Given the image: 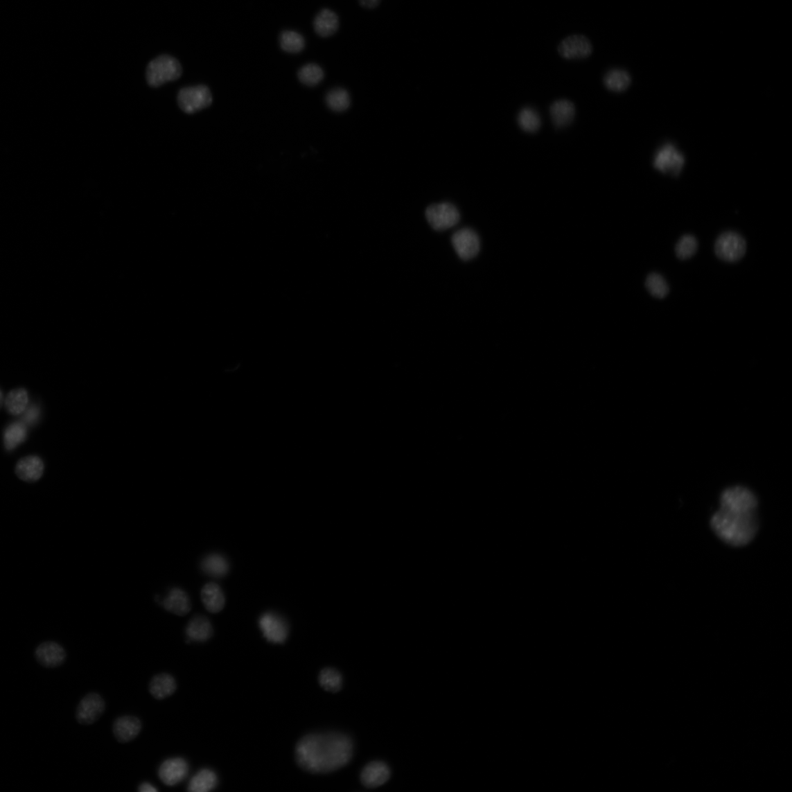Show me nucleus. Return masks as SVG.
Returning <instances> with one entry per match:
<instances>
[{"instance_id": "16", "label": "nucleus", "mask_w": 792, "mask_h": 792, "mask_svg": "<svg viewBox=\"0 0 792 792\" xmlns=\"http://www.w3.org/2000/svg\"><path fill=\"white\" fill-rule=\"evenodd\" d=\"M391 776L389 766L382 762H373L364 766L361 773L362 783L369 788L385 784Z\"/></svg>"}, {"instance_id": "1", "label": "nucleus", "mask_w": 792, "mask_h": 792, "mask_svg": "<svg viewBox=\"0 0 792 792\" xmlns=\"http://www.w3.org/2000/svg\"><path fill=\"white\" fill-rule=\"evenodd\" d=\"M758 500L749 489L736 486L722 493L720 509L711 520L712 530L725 544L746 546L759 530Z\"/></svg>"}, {"instance_id": "20", "label": "nucleus", "mask_w": 792, "mask_h": 792, "mask_svg": "<svg viewBox=\"0 0 792 792\" xmlns=\"http://www.w3.org/2000/svg\"><path fill=\"white\" fill-rule=\"evenodd\" d=\"M165 609L175 615L184 616L191 610L190 597L181 588H173L168 595L162 601Z\"/></svg>"}, {"instance_id": "17", "label": "nucleus", "mask_w": 792, "mask_h": 792, "mask_svg": "<svg viewBox=\"0 0 792 792\" xmlns=\"http://www.w3.org/2000/svg\"><path fill=\"white\" fill-rule=\"evenodd\" d=\"M340 26L336 12L328 8L321 10L313 20V29L322 37L335 35Z\"/></svg>"}, {"instance_id": "26", "label": "nucleus", "mask_w": 792, "mask_h": 792, "mask_svg": "<svg viewBox=\"0 0 792 792\" xmlns=\"http://www.w3.org/2000/svg\"><path fill=\"white\" fill-rule=\"evenodd\" d=\"M280 46L284 52L297 54L306 47V39L303 35L294 30H284L279 37Z\"/></svg>"}, {"instance_id": "37", "label": "nucleus", "mask_w": 792, "mask_h": 792, "mask_svg": "<svg viewBox=\"0 0 792 792\" xmlns=\"http://www.w3.org/2000/svg\"><path fill=\"white\" fill-rule=\"evenodd\" d=\"M138 791L140 792H157L158 789L148 782H144L139 786Z\"/></svg>"}, {"instance_id": "28", "label": "nucleus", "mask_w": 792, "mask_h": 792, "mask_svg": "<svg viewBox=\"0 0 792 792\" xmlns=\"http://www.w3.org/2000/svg\"><path fill=\"white\" fill-rule=\"evenodd\" d=\"M201 568L209 576L222 577L228 573L229 564L223 556L212 554L204 559L201 563Z\"/></svg>"}, {"instance_id": "7", "label": "nucleus", "mask_w": 792, "mask_h": 792, "mask_svg": "<svg viewBox=\"0 0 792 792\" xmlns=\"http://www.w3.org/2000/svg\"><path fill=\"white\" fill-rule=\"evenodd\" d=\"M685 163L684 155L674 145L669 143L661 147L653 159V166L663 173L678 175Z\"/></svg>"}, {"instance_id": "35", "label": "nucleus", "mask_w": 792, "mask_h": 792, "mask_svg": "<svg viewBox=\"0 0 792 792\" xmlns=\"http://www.w3.org/2000/svg\"><path fill=\"white\" fill-rule=\"evenodd\" d=\"M23 413L22 419L25 424L33 425L35 423L40 417V410L35 405L31 407L28 406L27 409L25 410Z\"/></svg>"}, {"instance_id": "10", "label": "nucleus", "mask_w": 792, "mask_h": 792, "mask_svg": "<svg viewBox=\"0 0 792 792\" xmlns=\"http://www.w3.org/2000/svg\"><path fill=\"white\" fill-rule=\"evenodd\" d=\"M452 244L457 254L464 261H469L479 254L481 247L479 236L470 229H462L452 236Z\"/></svg>"}, {"instance_id": "23", "label": "nucleus", "mask_w": 792, "mask_h": 792, "mask_svg": "<svg viewBox=\"0 0 792 792\" xmlns=\"http://www.w3.org/2000/svg\"><path fill=\"white\" fill-rule=\"evenodd\" d=\"M201 599L206 610L212 613L220 612L225 606V595L216 583L206 584L201 590Z\"/></svg>"}, {"instance_id": "5", "label": "nucleus", "mask_w": 792, "mask_h": 792, "mask_svg": "<svg viewBox=\"0 0 792 792\" xmlns=\"http://www.w3.org/2000/svg\"><path fill=\"white\" fill-rule=\"evenodd\" d=\"M177 99L182 110L192 114L208 107L212 103V95L208 87L197 85L182 88Z\"/></svg>"}, {"instance_id": "15", "label": "nucleus", "mask_w": 792, "mask_h": 792, "mask_svg": "<svg viewBox=\"0 0 792 792\" xmlns=\"http://www.w3.org/2000/svg\"><path fill=\"white\" fill-rule=\"evenodd\" d=\"M37 662L46 668H56L67 659V652L64 647L53 641H48L40 644L35 650Z\"/></svg>"}, {"instance_id": "24", "label": "nucleus", "mask_w": 792, "mask_h": 792, "mask_svg": "<svg viewBox=\"0 0 792 792\" xmlns=\"http://www.w3.org/2000/svg\"><path fill=\"white\" fill-rule=\"evenodd\" d=\"M28 437V428L24 422H15L7 425L3 432V443L8 452L14 450L25 442Z\"/></svg>"}, {"instance_id": "3", "label": "nucleus", "mask_w": 792, "mask_h": 792, "mask_svg": "<svg viewBox=\"0 0 792 792\" xmlns=\"http://www.w3.org/2000/svg\"><path fill=\"white\" fill-rule=\"evenodd\" d=\"M182 73L179 62L169 55H161L148 66L146 80L150 86L157 87L178 80Z\"/></svg>"}, {"instance_id": "32", "label": "nucleus", "mask_w": 792, "mask_h": 792, "mask_svg": "<svg viewBox=\"0 0 792 792\" xmlns=\"http://www.w3.org/2000/svg\"><path fill=\"white\" fill-rule=\"evenodd\" d=\"M646 287L649 292L658 299H663L669 292V286L663 276L658 273H652L648 276Z\"/></svg>"}, {"instance_id": "14", "label": "nucleus", "mask_w": 792, "mask_h": 792, "mask_svg": "<svg viewBox=\"0 0 792 792\" xmlns=\"http://www.w3.org/2000/svg\"><path fill=\"white\" fill-rule=\"evenodd\" d=\"M142 728V722L137 716L124 715L113 723L112 732L119 743H127L141 734Z\"/></svg>"}, {"instance_id": "2", "label": "nucleus", "mask_w": 792, "mask_h": 792, "mask_svg": "<svg viewBox=\"0 0 792 792\" xmlns=\"http://www.w3.org/2000/svg\"><path fill=\"white\" fill-rule=\"evenodd\" d=\"M353 744L339 733L310 734L301 739L296 748L299 764L312 773H328L343 768L351 759Z\"/></svg>"}, {"instance_id": "13", "label": "nucleus", "mask_w": 792, "mask_h": 792, "mask_svg": "<svg viewBox=\"0 0 792 792\" xmlns=\"http://www.w3.org/2000/svg\"><path fill=\"white\" fill-rule=\"evenodd\" d=\"M44 470L43 459L37 455H30L21 458L17 462L15 471L20 480L35 483L42 479Z\"/></svg>"}, {"instance_id": "12", "label": "nucleus", "mask_w": 792, "mask_h": 792, "mask_svg": "<svg viewBox=\"0 0 792 792\" xmlns=\"http://www.w3.org/2000/svg\"><path fill=\"white\" fill-rule=\"evenodd\" d=\"M259 626L263 636L271 643L282 644L288 637V624L278 615L272 613L263 615Z\"/></svg>"}, {"instance_id": "11", "label": "nucleus", "mask_w": 792, "mask_h": 792, "mask_svg": "<svg viewBox=\"0 0 792 792\" xmlns=\"http://www.w3.org/2000/svg\"><path fill=\"white\" fill-rule=\"evenodd\" d=\"M188 771L190 768L186 759L174 757L161 763L158 771V776L163 784L168 786H174L184 780Z\"/></svg>"}, {"instance_id": "27", "label": "nucleus", "mask_w": 792, "mask_h": 792, "mask_svg": "<svg viewBox=\"0 0 792 792\" xmlns=\"http://www.w3.org/2000/svg\"><path fill=\"white\" fill-rule=\"evenodd\" d=\"M631 83L630 73L623 69H613L606 74L604 84L608 90L614 92H622L626 89Z\"/></svg>"}, {"instance_id": "31", "label": "nucleus", "mask_w": 792, "mask_h": 792, "mask_svg": "<svg viewBox=\"0 0 792 792\" xmlns=\"http://www.w3.org/2000/svg\"><path fill=\"white\" fill-rule=\"evenodd\" d=\"M326 104L335 112H344L350 105V97L343 88H335L330 91L326 98Z\"/></svg>"}, {"instance_id": "22", "label": "nucleus", "mask_w": 792, "mask_h": 792, "mask_svg": "<svg viewBox=\"0 0 792 792\" xmlns=\"http://www.w3.org/2000/svg\"><path fill=\"white\" fill-rule=\"evenodd\" d=\"M28 403V393L24 387L12 389L4 399L5 408L12 416H20L27 409Z\"/></svg>"}, {"instance_id": "34", "label": "nucleus", "mask_w": 792, "mask_h": 792, "mask_svg": "<svg viewBox=\"0 0 792 792\" xmlns=\"http://www.w3.org/2000/svg\"><path fill=\"white\" fill-rule=\"evenodd\" d=\"M319 683L322 687L326 691L335 693L342 688V677L337 671L326 669L321 672Z\"/></svg>"}, {"instance_id": "30", "label": "nucleus", "mask_w": 792, "mask_h": 792, "mask_svg": "<svg viewBox=\"0 0 792 792\" xmlns=\"http://www.w3.org/2000/svg\"><path fill=\"white\" fill-rule=\"evenodd\" d=\"M324 73L322 69L317 64H309L301 67L298 72V78L301 83L308 86H314L320 83L324 79Z\"/></svg>"}, {"instance_id": "9", "label": "nucleus", "mask_w": 792, "mask_h": 792, "mask_svg": "<svg viewBox=\"0 0 792 792\" xmlns=\"http://www.w3.org/2000/svg\"><path fill=\"white\" fill-rule=\"evenodd\" d=\"M106 708L104 698L96 693L87 694L77 708L76 718L82 725H91L102 716Z\"/></svg>"}, {"instance_id": "4", "label": "nucleus", "mask_w": 792, "mask_h": 792, "mask_svg": "<svg viewBox=\"0 0 792 792\" xmlns=\"http://www.w3.org/2000/svg\"><path fill=\"white\" fill-rule=\"evenodd\" d=\"M747 244L744 238L734 231H727L718 238L714 245L716 256L726 262H737L744 257Z\"/></svg>"}, {"instance_id": "33", "label": "nucleus", "mask_w": 792, "mask_h": 792, "mask_svg": "<svg viewBox=\"0 0 792 792\" xmlns=\"http://www.w3.org/2000/svg\"><path fill=\"white\" fill-rule=\"evenodd\" d=\"M698 242L693 235H685L676 246V254L681 260H686L694 256L697 252Z\"/></svg>"}, {"instance_id": "6", "label": "nucleus", "mask_w": 792, "mask_h": 792, "mask_svg": "<svg viewBox=\"0 0 792 792\" xmlns=\"http://www.w3.org/2000/svg\"><path fill=\"white\" fill-rule=\"evenodd\" d=\"M425 217L432 227L439 231L455 227L460 220L459 210L448 203L430 206L425 211Z\"/></svg>"}, {"instance_id": "29", "label": "nucleus", "mask_w": 792, "mask_h": 792, "mask_svg": "<svg viewBox=\"0 0 792 792\" xmlns=\"http://www.w3.org/2000/svg\"><path fill=\"white\" fill-rule=\"evenodd\" d=\"M518 122L520 128L528 133H534L539 130L542 119L538 112L534 108L526 107L519 112Z\"/></svg>"}, {"instance_id": "19", "label": "nucleus", "mask_w": 792, "mask_h": 792, "mask_svg": "<svg viewBox=\"0 0 792 792\" xmlns=\"http://www.w3.org/2000/svg\"><path fill=\"white\" fill-rule=\"evenodd\" d=\"M186 635L188 643H203L209 640L213 635V628L208 619L202 615H197L188 623L186 627Z\"/></svg>"}, {"instance_id": "38", "label": "nucleus", "mask_w": 792, "mask_h": 792, "mask_svg": "<svg viewBox=\"0 0 792 792\" xmlns=\"http://www.w3.org/2000/svg\"><path fill=\"white\" fill-rule=\"evenodd\" d=\"M3 403H4L3 393L1 391V389H0V408H1Z\"/></svg>"}, {"instance_id": "36", "label": "nucleus", "mask_w": 792, "mask_h": 792, "mask_svg": "<svg viewBox=\"0 0 792 792\" xmlns=\"http://www.w3.org/2000/svg\"><path fill=\"white\" fill-rule=\"evenodd\" d=\"M358 3L364 9L373 10L380 6L382 0H358Z\"/></svg>"}, {"instance_id": "25", "label": "nucleus", "mask_w": 792, "mask_h": 792, "mask_svg": "<svg viewBox=\"0 0 792 792\" xmlns=\"http://www.w3.org/2000/svg\"><path fill=\"white\" fill-rule=\"evenodd\" d=\"M218 778L215 772L210 769L198 771L188 784L187 790L191 792H208L215 789Z\"/></svg>"}, {"instance_id": "8", "label": "nucleus", "mask_w": 792, "mask_h": 792, "mask_svg": "<svg viewBox=\"0 0 792 792\" xmlns=\"http://www.w3.org/2000/svg\"><path fill=\"white\" fill-rule=\"evenodd\" d=\"M559 55L567 60H581L593 53V45L583 35H572L565 37L558 46Z\"/></svg>"}, {"instance_id": "18", "label": "nucleus", "mask_w": 792, "mask_h": 792, "mask_svg": "<svg viewBox=\"0 0 792 792\" xmlns=\"http://www.w3.org/2000/svg\"><path fill=\"white\" fill-rule=\"evenodd\" d=\"M177 683L175 678L167 673L155 676L149 683V692L157 700H164L175 693Z\"/></svg>"}, {"instance_id": "21", "label": "nucleus", "mask_w": 792, "mask_h": 792, "mask_svg": "<svg viewBox=\"0 0 792 792\" xmlns=\"http://www.w3.org/2000/svg\"><path fill=\"white\" fill-rule=\"evenodd\" d=\"M550 116L557 127H567L574 118V105L567 99L557 100L550 107Z\"/></svg>"}]
</instances>
